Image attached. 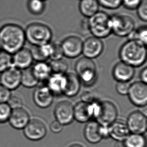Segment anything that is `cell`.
I'll list each match as a JSON object with an SVG mask.
<instances>
[{
  "label": "cell",
  "instance_id": "obj_17",
  "mask_svg": "<svg viewBox=\"0 0 147 147\" xmlns=\"http://www.w3.org/2000/svg\"><path fill=\"white\" fill-rule=\"evenodd\" d=\"M30 121V115L28 111L21 107L12 109L8 121L14 129H23Z\"/></svg>",
  "mask_w": 147,
  "mask_h": 147
},
{
  "label": "cell",
  "instance_id": "obj_5",
  "mask_svg": "<svg viewBox=\"0 0 147 147\" xmlns=\"http://www.w3.org/2000/svg\"><path fill=\"white\" fill-rule=\"evenodd\" d=\"M94 118L100 125L109 127L116 121L117 109L115 105L109 100L94 102Z\"/></svg>",
  "mask_w": 147,
  "mask_h": 147
},
{
  "label": "cell",
  "instance_id": "obj_7",
  "mask_svg": "<svg viewBox=\"0 0 147 147\" xmlns=\"http://www.w3.org/2000/svg\"><path fill=\"white\" fill-rule=\"evenodd\" d=\"M111 32L116 36L125 37L135 31V22L131 17L124 14H115L111 16Z\"/></svg>",
  "mask_w": 147,
  "mask_h": 147
},
{
  "label": "cell",
  "instance_id": "obj_34",
  "mask_svg": "<svg viewBox=\"0 0 147 147\" xmlns=\"http://www.w3.org/2000/svg\"><path fill=\"white\" fill-rule=\"evenodd\" d=\"M99 5L109 10H115L122 5V0H98Z\"/></svg>",
  "mask_w": 147,
  "mask_h": 147
},
{
  "label": "cell",
  "instance_id": "obj_1",
  "mask_svg": "<svg viewBox=\"0 0 147 147\" xmlns=\"http://www.w3.org/2000/svg\"><path fill=\"white\" fill-rule=\"evenodd\" d=\"M25 30L15 24H7L0 28V46L11 55L23 48L26 42Z\"/></svg>",
  "mask_w": 147,
  "mask_h": 147
},
{
  "label": "cell",
  "instance_id": "obj_14",
  "mask_svg": "<svg viewBox=\"0 0 147 147\" xmlns=\"http://www.w3.org/2000/svg\"><path fill=\"white\" fill-rule=\"evenodd\" d=\"M103 49L104 45L100 39L92 36L83 42L82 53L84 57L93 59L101 55Z\"/></svg>",
  "mask_w": 147,
  "mask_h": 147
},
{
  "label": "cell",
  "instance_id": "obj_35",
  "mask_svg": "<svg viewBox=\"0 0 147 147\" xmlns=\"http://www.w3.org/2000/svg\"><path fill=\"white\" fill-rule=\"evenodd\" d=\"M12 109L21 107L23 106V98L18 93L11 94L10 98L7 102Z\"/></svg>",
  "mask_w": 147,
  "mask_h": 147
},
{
  "label": "cell",
  "instance_id": "obj_28",
  "mask_svg": "<svg viewBox=\"0 0 147 147\" xmlns=\"http://www.w3.org/2000/svg\"><path fill=\"white\" fill-rule=\"evenodd\" d=\"M126 147H146L147 141L143 135L131 134L124 141Z\"/></svg>",
  "mask_w": 147,
  "mask_h": 147
},
{
  "label": "cell",
  "instance_id": "obj_10",
  "mask_svg": "<svg viewBox=\"0 0 147 147\" xmlns=\"http://www.w3.org/2000/svg\"><path fill=\"white\" fill-rule=\"evenodd\" d=\"M23 132L28 139L36 141L44 138L47 134V130L43 121L38 119H32L24 127Z\"/></svg>",
  "mask_w": 147,
  "mask_h": 147
},
{
  "label": "cell",
  "instance_id": "obj_30",
  "mask_svg": "<svg viewBox=\"0 0 147 147\" xmlns=\"http://www.w3.org/2000/svg\"><path fill=\"white\" fill-rule=\"evenodd\" d=\"M27 7L31 14L40 15L45 9V3L42 0H28Z\"/></svg>",
  "mask_w": 147,
  "mask_h": 147
},
{
  "label": "cell",
  "instance_id": "obj_6",
  "mask_svg": "<svg viewBox=\"0 0 147 147\" xmlns=\"http://www.w3.org/2000/svg\"><path fill=\"white\" fill-rule=\"evenodd\" d=\"M75 70L81 82L85 86H92L97 80L96 66L92 59L85 57L80 58L76 62Z\"/></svg>",
  "mask_w": 147,
  "mask_h": 147
},
{
  "label": "cell",
  "instance_id": "obj_32",
  "mask_svg": "<svg viewBox=\"0 0 147 147\" xmlns=\"http://www.w3.org/2000/svg\"><path fill=\"white\" fill-rule=\"evenodd\" d=\"M130 35L131 36L130 39L138 40L143 43L144 44L147 45V26H142L141 27L138 28L137 30L134 31Z\"/></svg>",
  "mask_w": 147,
  "mask_h": 147
},
{
  "label": "cell",
  "instance_id": "obj_3",
  "mask_svg": "<svg viewBox=\"0 0 147 147\" xmlns=\"http://www.w3.org/2000/svg\"><path fill=\"white\" fill-rule=\"evenodd\" d=\"M26 41L34 46L49 43L51 40L52 32L45 24L35 22L29 24L25 30Z\"/></svg>",
  "mask_w": 147,
  "mask_h": 147
},
{
  "label": "cell",
  "instance_id": "obj_9",
  "mask_svg": "<svg viewBox=\"0 0 147 147\" xmlns=\"http://www.w3.org/2000/svg\"><path fill=\"white\" fill-rule=\"evenodd\" d=\"M56 121L63 125L72 123L74 119V107L70 102L63 100L58 102L54 109Z\"/></svg>",
  "mask_w": 147,
  "mask_h": 147
},
{
  "label": "cell",
  "instance_id": "obj_24",
  "mask_svg": "<svg viewBox=\"0 0 147 147\" xmlns=\"http://www.w3.org/2000/svg\"><path fill=\"white\" fill-rule=\"evenodd\" d=\"M34 46L30 50L33 58L37 61H46L50 57L53 51V43L50 42L40 46Z\"/></svg>",
  "mask_w": 147,
  "mask_h": 147
},
{
  "label": "cell",
  "instance_id": "obj_29",
  "mask_svg": "<svg viewBox=\"0 0 147 147\" xmlns=\"http://www.w3.org/2000/svg\"><path fill=\"white\" fill-rule=\"evenodd\" d=\"M52 74L64 75L67 71L68 65L65 60H52L49 63Z\"/></svg>",
  "mask_w": 147,
  "mask_h": 147
},
{
  "label": "cell",
  "instance_id": "obj_25",
  "mask_svg": "<svg viewBox=\"0 0 147 147\" xmlns=\"http://www.w3.org/2000/svg\"><path fill=\"white\" fill-rule=\"evenodd\" d=\"M34 76L39 82L47 81L52 74L49 64L45 61H39L31 67Z\"/></svg>",
  "mask_w": 147,
  "mask_h": 147
},
{
  "label": "cell",
  "instance_id": "obj_26",
  "mask_svg": "<svg viewBox=\"0 0 147 147\" xmlns=\"http://www.w3.org/2000/svg\"><path fill=\"white\" fill-rule=\"evenodd\" d=\"M99 6L98 0H80L78 8L83 16L89 18L99 11Z\"/></svg>",
  "mask_w": 147,
  "mask_h": 147
},
{
  "label": "cell",
  "instance_id": "obj_45",
  "mask_svg": "<svg viewBox=\"0 0 147 147\" xmlns=\"http://www.w3.org/2000/svg\"><path fill=\"white\" fill-rule=\"evenodd\" d=\"M69 147H84L83 146L81 145L80 144H74L70 146Z\"/></svg>",
  "mask_w": 147,
  "mask_h": 147
},
{
  "label": "cell",
  "instance_id": "obj_33",
  "mask_svg": "<svg viewBox=\"0 0 147 147\" xmlns=\"http://www.w3.org/2000/svg\"><path fill=\"white\" fill-rule=\"evenodd\" d=\"M12 110L7 102L0 103V123H5L9 121Z\"/></svg>",
  "mask_w": 147,
  "mask_h": 147
},
{
  "label": "cell",
  "instance_id": "obj_47",
  "mask_svg": "<svg viewBox=\"0 0 147 147\" xmlns=\"http://www.w3.org/2000/svg\"><path fill=\"white\" fill-rule=\"evenodd\" d=\"M1 49H1V46H0V51H1Z\"/></svg>",
  "mask_w": 147,
  "mask_h": 147
},
{
  "label": "cell",
  "instance_id": "obj_39",
  "mask_svg": "<svg viewBox=\"0 0 147 147\" xmlns=\"http://www.w3.org/2000/svg\"><path fill=\"white\" fill-rule=\"evenodd\" d=\"M129 84L125 82H117L116 86V90L117 92L122 96L127 95L129 90Z\"/></svg>",
  "mask_w": 147,
  "mask_h": 147
},
{
  "label": "cell",
  "instance_id": "obj_40",
  "mask_svg": "<svg viewBox=\"0 0 147 147\" xmlns=\"http://www.w3.org/2000/svg\"><path fill=\"white\" fill-rule=\"evenodd\" d=\"M11 94L10 90L0 84V103L7 102Z\"/></svg>",
  "mask_w": 147,
  "mask_h": 147
},
{
  "label": "cell",
  "instance_id": "obj_48",
  "mask_svg": "<svg viewBox=\"0 0 147 147\" xmlns=\"http://www.w3.org/2000/svg\"></svg>",
  "mask_w": 147,
  "mask_h": 147
},
{
  "label": "cell",
  "instance_id": "obj_13",
  "mask_svg": "<svg viewBox=\"0 0 147 147\" xmlns=\"http://www.w3.org/2000/svg\"><path fill=\"white\" fill-rule=\"evenodd\" d=\"M126 124L131 133L143 135L147 129V117L141 111H133L128 116Z\"/></svg>",
  "mask_w": 147,
  "mask_h": 147
},
{
  "label": "cell",
  "instance_id": "obj_2",
  "mask_svg": "<svg viewBox=\"0 0 147 147\" xmlns=\"http://www.w3.org/2000/svg\"><path fill=\"white\" fill-rule=\"evenodd\" d=\"M119 56L121 61L134 68L140 67L146 61V45L138 40L129 39L120 48Z\"/></svg>",
  "mask_w": 147,
  "mask_h": 147
},
{
  "label": "cell",
  "instance_id": "obj_31",
  "mask_svg": "<svg viewBox=\"0 0 147 147\" xmlns=\"http://www.w3.org/2000/svg\"><path fill=\"white\" fill-rule=\"evenodd\" d=\"M13 66L12 55L3 50L0 51V72Z\"/></svg>",
  "mask_w": 147,
  "mask_h": 147
},
{
  "label": "cell",
  "instance_id": "obj_38",
  "mask_svg": "<svg viewBox=\"0 0 147 147\" xmlns=\"http://www.w3.org/2000/svg\"><path fill=\"white\" fill-rule=\"evenodd\" d=\"M142 0H122V5L128 10H136Z\"/></svg>",
  "mask_w": 147,
  "mask_h": 147
},
{
  "label": "cell",
  "instance_id": "obj_42",
  "mask_svg": "<svg viewBox=\"0 0 147 147\" xmlns=\"http://www.w3.org/2000/svg\"><path fill=\"white\" fill-rule=\"evenodd\" d=\"M63 129V125L57 121L52 122L50 125V129L54 133H59L62 131Z\"/></svg>",
  "mask_w": 147,
  "mask_h": 147
},
{
  "label": "cell",
  "instance_id": "obj_11",
  "mask_svg": "<svg viewBox=\"0 0 147 147\" xmlns=\"http://www.w3.org/2000/svg\"><path fill=\"white\" fill-rule=\"evenodd\" d=\"M21 70L13 66L1 72L0 84L9 90H16L21 84Z\"/></svg>",
  "mask_w": 147,
  "mask_h": 147
},
{
  "label": "cell",
  "instance_id": "obj_46",
  "mask_svg": "<svg viewBox=\"0 0 147 147\" xmlns=\"http://www.w3.org/2000/svg\"><path fill=\"white\" fill-rule=\"evenodd\" d=\"M42 1H44V2H45V1H47V0H42Z\"/></svg>",
  "mask_w": 147,
  "mask_h": 147
},
{
  "label": "cell",
  "instance_id": "obj_22",
  "mask_svg": "<svg viewBox=\"0 0 147 147\" xmlns=\"http://www.w3.org/2000/svg\"><path fill=\"white\" fill-rule=\"evenodd\" d=\"M86 140L92 144H96L102 139L100 133V125L96 121H88L84 130Z\"/></svg>",
  "mask_w": 147,
  "mask_h": 147
},
{
  "label": "cell",
  "instance_id": "obj_20",
  "mask_svg": "<svg viewBox=\"0 0 147 147\" xmlns=\"http://www.w3.org/2000/svg\"><path fill=\"white\" fill-rule=\"evenodd\" d=\"M65 76V85L63 94L69 98H72L79 93L82 82L76 74L69 72L66 74Z\"/></svg>",
  "mask_w": 147,
  "mask_h": 147
},
{
  "label": "cell",
  "instance_id": "obj_37",
  "mask_svg": "<svg viewBox=\"0 0 147 147\" xmlns=\"http://www.w3.org/2000/svg\"><path fill=\"white\" fill-rule=\"evenodd\" d=\"M63 56V52L61 45L53 43V51L50 58H51L52 60L61 59H62Z\"/></svg>",
  "mask_w": 147,
  "mask_h": 147
},
{
  "label": "cell",
  "instance_id": "obj_12",
  "mask_svg": "<svg viewBox=\"0 0 147 147\" xmlns=\"http://www.w3.org/2000/svg\"><path fill=\"white\" fill-rule=\"evenodd\" d=\"M64 56L69 58L78 57L82 53L83 41L76 36H70L65 38L60 44Z\"/></svg>",
  "mask_w": 147,
  "mask_h": 147
},
{
  "label": "cell",
  "instance_id": "obj_18",
  "mask_svg": "<svg viewBox=\"0 0 147 147\" xmlns=\"http://www.w3.org/2000/svg\"><path fill=\"white\" fill-rule=\"evenodd\" d=\"M54 96L47 86H41L34 90L33 98L34 103L38 107L46 109L53 103Z\"/></svg>",
  "mask_w": 147,
  "mask_h": 147
},
{
  "label": "cell",
  "instance_id": "obj_23",
  "mask_svg": "<svg viewBox=\"0 0 147 147\" xmlns=\"http://www.w3.org/2000/svg\"><path fill=\"white\" fill-rule=\"evenodd\" d=\"M65 82V74H51L47 80L46 86L54 96H60L63 93Z\"/></svg>",
  "mask_w": 147,
  "mask_h": 147
},
{
  "label": "cell",
  "instance_id": "obj_44",
  "mask_svg": "<svg viewBox=\"0 0 147 147\" xmlns=\"http://www.w3.org/2000/svg\"><path fill=\"white\" fill-rule=\"evenodd\" d=\"M115 147H126V146L124 142L118 141L115 144Z\"/></svg>",
  "mask_w": 147,
  "mask_h": 147
},
{
  "label": "cell",
  "instance_id": "obj_27",
  "mask_svg": "<svg viewBox=\"0 0 147 147\" xmlns=\"http://www.w3.org/2000/svg\"><path fill=\"white\" fill-rule=\"evenodd\" d=\"M39 82L34 76L31 67L22 70L21 84L24 87L27 88H33L35 87Z\"/></svg>",
  "mask_w": 147,
  "mask_h": 147
},
{
  "label": "cell",
  "instance_id": "obj_16",
  "mask_svg": "<svg viewBox=\"0 0 147 147\" xmlns=\"http://www.w3.org/2000/svg\"><path fill=\"white\" fill-rule=\"evenodd\" d=\"M135 74V68L123 62H119L113 70V76L117 82H129Z\"/></svg>",
  "mask_w": 147,
  "mask_h": 147
},
{
  "label": "cell",
  "instance_id": "obj_19",
  "mask_svg": "<svg viewBox=\"0 0 147 147\" xmlns=\"http://www.w3.org/2000/svg\"><path fill=\"white\" fill-rule=\"evenodd\" d=\"M33 60L31 50L27 48H22L12 56L13 66L20 70L30 67Z\"/></svg>",
  "mask_w": 147,
  "mask_h": 147
},
{
  "label": "cell",
  "instance_id": "obj_8",
  "mask_svg": "<svg viewBox=\"0 0 147 147\" xmlns=\"http://www.w3.org/2000/svg\"><path fill=\"white\" fill-rule=\"evenodd\" d=\"M127 95L134 105L138 107H145L147 103V84L142 82L131 84Z\"/></svg>",
  "mask_w": 147,
  "mask_h": 147
},
{
  "label": "cell",
  "instance_id": "obj_41",
  "mask_svg": "<svg viewBox=\"0 0 147 147\" xmlns=\"http://www.w3.org/2000/svg\"><path fill=\"white\" fill-rule=\"evenodd\" d=\"M81 99L82 101L88 103H92L97 100L94 94L90 92H84L81 96Z\"/></svg>",
  "mask_w": 147,
  "mask_h": 147
},
{
  "label": "cell",
  "instance_id": "obj_21",
  "mask_svg": "<svg viewBox=\"0 0 147 147\" xmlns=\"http://www.w3.org/2000/svg\"><path fill=\"white\" fill-rule=\"evenodd\" d=\"M109 137L118 141L123 142L130 134L126 123L121 121H115L109 126Z\"/></svg>",
  "mask_w": 147,
  "mask_h": 147
},
{
  "label": "cell",
  "instance_id": "obj_4",
  "mask_svg": "<svg viewBox=\"0 0 147 147\" xmlns=\"http://www.w3.org/2000/svg\"><path fill=\"white\" fill-rule=\"evenodd\" d=\"M88 27L94 37L99 39L107 37L112 33L111 16L105 12L98 11L89 18Z\"/></svg>",
  "mask_w": 147,
  "mask_h": 147
},
{
  "label": "cell",
  "instance_id": "obj_43",
  "mask_svg": "<svg viewBox=\"0 0 147 147\" xmlns=\"http://www.w3.org/2000/svg\"><path fill=\"white\" fill-rule=\"evenodd\" d=\"M140 78L141 80V82H143L144 84H147V68L145 67L142 70L140 74Z\"/></svg>",
  "mask_w": 147,
  "mask_h": 147
},
{
  "label": "cell",
  "instance_id": "obj_15",
  "mask_svg": "<svg viewBox=\"0 0 147 147\" xmlns=\"http://www.w3.org/2000/svg\"><path fill=\"white\" fill-rule=\"evenodd\" d=\"M94 102L81 101L74 106V118L78 122L84 123L90 121L94 117Z\"/></svg>",
  "mask_w": 147,
  "mask_h": 147
},
{
  "label": "cell",
  "instance_id": "obj_36",
  "mask_svg": "<svg viewBox=\"0 0 147 147\" xmlns=\"http://www.w3.org/2000/svg\"><path fill=\"white\" fill-rule=\"evenodd\" d=\"M138 17L144 22L147 21V0H142L137 8Z\"/></svg>",
  "mask_w": 147,
  "mask_h": 147
}]
</instances>
